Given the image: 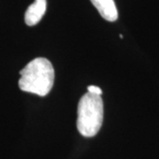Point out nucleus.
Listing matches in <instances>:
<instances>
[{"label": "nucleus", "instance_id": "obj_1", "mask_svg": "<svg viewBox=\"0 0 159 159\" xmlns=\"http://www.w3.org/2000/svg\"><path fill=\"white\" fill-rule=\"evenodd\" d=\"M20 74V89L40 97L48 95L54 84V68L51 63L44 57H37L30 61Z\"/></svg>", "mask_w": 159, "mask_h": 159}, {"label": "nucleus", "instance_id": "obj_2", "mask_svg": "<svg viewBox=\"0 0 159 159\" xmlns=\"http://www.w3.org/2000/svg\"><path fill=\"white\" fill-rule=\"evenodd\" d=\"M103 103L101 96L87 93L78 104L77 128L85 137L97 135L102 124Z\"/></svg>", "mask_w": 159, "mask_h": 159}, {"label": "nucleus", "instance_id": "obj_3", "mask_svg": "<svg viewBox=\"0 0 159 159\" xmlns=\"http://www.w3.org/2000/svg\"><path fill=\"white\" fill-rule=\"evenodd\" d=\"M47 8L46 0H34L25 13V22L28 26H34L42 20Z\"/></svg>", "mask_w": 159, "mask_h": 159}, {"label": "nucleus", "instance_id": "obj_4", "mask_svg": "<svg viewBox=\"0 0 159 159\" xmlns=\"http://www.w3.org/2000/svg\"><path fill=\"white\" fill-rule=\"evenodd\" d=\"M100 15L108 21H115L119 17L114 0H90Z\"/></svg>", "mask_w": 159, "mask_h": 159}, {"label": "nucleus", "instance_id": "obj_5", "mask_svg": "<svg viewBox=\"0 0 159 159\" xmlns=\"http://www.w3.org/2000/svg\"><path fill=\"white\" fill-rule=\"evenodd\" d=\"M88 91L89 93H91V94H94V95H97V96H101L102 93V89L100 88H98L97 86H89L88 87Z\"/></svg>", "mask_w": 159, "mask_h": 159}]
</instances>
